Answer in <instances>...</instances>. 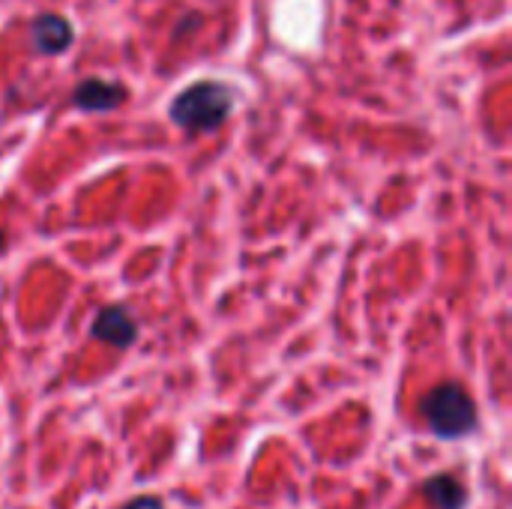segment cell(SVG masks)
Here are the masks:
<instances>
[{"instance_id":"6","label":"cell","mask_w":512,"mask_h":509,"mask_svg":"<svg viewBox=\"0 0 512 509\" xmlns=\"http://www.w3.org/2000/svg\"><path fill=\"white\" fill-rule=\"evenodd\" d=\"M426 498L438 509H465V501H468L462 483L456 477H450V474L432 477L426 483Z\"/></svg>"},{"instance_id":"3","label":"cell","mask_w":512,"mask_h":509,"mask_svg":"<svg viewBox=\"0 0 512 509\" xmlns=\"http://www.w3.org/2000/svg\"><path fill=\"white\" fill-rule=\"evenodd\" d=\"M90 333H93V339H99V342H105V345H111L117 351H126L138 339V321L126 306H105L93 318Z\"/></svg>"},{"instance_id":"2","label":"cell","mask_w":512,"mask_h":509,"mask_svg":"<svg viewBox=\"0 0 512 509\" xmlns=\"http://www.w3.org/2000/svg\"><path fill=\"white\" fill-rule=\"evenodd\" d=\"M420 411H423V420L429 423V429L444 441L465 438L477 429V405H474L471 393L456 381H447V384H438L435 390H429Z\"/></svg>"},{"instance_id":"4","label":"cell","mask_w":512,"mask_h":509,"mask_svg":"<svg viewBox=\"0 0 512 509\" xmlns=\"http://www.w3.org/2000/svg\"><path fill=\"white\" fill-rule=\"evenodd\" d=\"M126 102V87L117 81H105V78H84L75 90H72V105L90 114L99 111H114Z\"/></svg>"},{"instance_id":"5","label":"cell","mask_w":512,"mask_h":509,"mask_svg":"<svg viewBox=\"0 0 512 509\" xmlns=\"http://www.w3.org/2000/svg\"><path fill=\"white\" fill-rule=\"evenodd\" d=\"M30 39L39 54H63L75 42V30H72L69 18H63L57 12H42L30 24Z\"/></svg>"},{"instance_id":"8","label":"cell","mask_w":512,"mask_h":509,"mask_svg":"<svg viewBox=\"0 0 512 509\" xmlns=\"http://www.w3.org/2000/svg\"><path fill=\"white\" fill-rule=\"evenodd\" d=\"M6 249V234H3V228H0V252Z\"/></svg>"},{"instance_id":"7","label":"cell","mask_w":512,"mask_h":509,"mask_svg":"<svg viewBox=\"0 0 512 509\" xmlns=\"http://www.w3.org/2000/svg\"><path fill=\"white\" fill-rule=\"evenodd\" d=\"M123 509H165V507H162V501H159V498L144 495V498H135L132 504H126Z\"/></svg>"},{"instance_id":"1","label":"cell","mask_w":512,"mask_h":509,"mask_svg":"<svg viewBox=\"0 0 512 509\" xmlns=\"http://www.w3.org/2000/svg\"><path fill=\"white\" fill-rule=\"evenodd\" d=\"M234 111V93L231 87L219 84V81H198L192 87H186L183 93L174 96L168 117L171 123H177L180 129L198 135V132H213L219 129Z\"/></svg>"}]
</instances>
